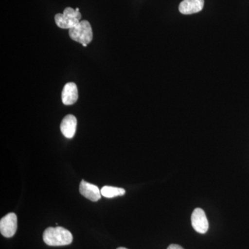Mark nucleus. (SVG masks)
I'll return each instance as SVG.
<instances>
[{"mask_svg":"<svg viewBox=\"0 0 249 249\" xmlns=\"http://www.w3.org/2000/svg\"><path fill=\"white\" fill-rule=\"evenodd\" d=\"M76 118L72 114H69L62 119L60 130L66 138L72 139L76 134Z\"/></svg>","mask_w":249,"mask_h":249,"instance_id":"obj_9","label":"nucleus"},{"mask_svg":"<svg viewBox=\"0 0 249 249\" xmlns=\"http://www.w3.org/2000/svg\"><path fill=\"white\" fill-rule=\"evenodd\" d=\"M191 224L193 229L199 233L204 234L209 230V223L204 210L196 209L191 215Z\"/></svg>","mask_w":249,"mask_h":249,"instance_id":"obj_5","label":"nucleus"},{"mask_svg":"<svg viewBox=\"0 0 249 249\" xmlns=\"http://www.w3.org/2000/svg\"><path fill=\"white\" fill-rule=\"evenodd\" d=\"M76 10L77 11H79V9H78V8H76Z\"/></svg>","mask_w":249,"mask_h":249,"instance_id":"obj_14","label":"nucleus"},{"mask_svg":"<svg viewBox=\"0 0 249 249\" xmlns=\"http://www.w3.org/2000/svg\"><path fill=\"white\" fill-rule=\"evenodd\" d=\"M83 46V47H87V46H88V45H87V44H83V45H82Z\"/></svg>","mask_w":249,"mask_h":249,"instance_id":"obj_13","label":"nucleus"},{"mask_svg":"<svg viewBox=\"0 0 249 249\" xmlns=\"http://www.w3.org/2000/svg\"><path fill=\"white\" fill-rule=\"evenodd\" d=\"M78 98L77 85L74 83H67L62 91V101L65 106H71Z\"/></svg>","mask_w":249,"mask_h":249,"instance_id":"obj_7","label":"nucleus"},{"mask_svg":"<svg viewBox=\"0 0 249 249\" xmlns=\"http://www.w3.org/2000/svg\"><path fill=\"white\" fill-rule=\"evenodd\" d=\"M79 191L82 196L91 201L99 200L102 196L98 186L87 182L84 180H82L80 182Z\"/></svg>","mask_w":249,"mask_h":249,"instance_id":"obj_6","label":"nucleus"},{"mask_svg":"<svg viewBox=\"0 0 249 249\" xmlns=\"http://www.w3.org/2000/svg\"><path fill=\"white\" fill-rule=\"evenodd\" d=\"M204 6V0H183L179 4L180 13L191 15L200 12Z\"/></svg>","mask_w":249,"mask_h":249,"instance_id":"obj_8","label":"nucleus"},{"mask_svg":"<svg viewBox=\"0 0 249 249\" xmlns=\"http://www.w3.org/2000/svg\"><path fill=\"white\" fill-rule=\"evenodd\" d=\"M18 229L17 215L14 213H10L0 221V232L5 237H12Z\"/></svg>","mask_w":249,"mask_h":249,"instance_id":"obj_4","label":"nucleus"},{"mask_svg":"<svg viewBox=\"0 0 249 249\" xmlns=\"http://www.w3.org/2000/svg\"><path fill=\"white\" fill-rule=\"evenodd\" d=\"M43 240L46 245L60 247L70 245L73 235L70 231L63 227H49L43 233Z\"/></svg>","mask_w":249,"mask_h":249,"instance_id":"obj_1","label":"nucleus"},{"mask_svg":"<svg viewBox=\"0 0 249 249\" xmlns=\"http://www.w3.org/2000/svg\"><path fill=\"white\" fill-rule=\"evenodd\" d=\"M101 195L106 198H113L118 196H123L125 194V191L122 188L113 186H104L101 188Z\"/></svg>","mask_w":249,"mask_h":249,"instance_id":"obj_10","label":"nucleus"},{"mask_svg":"<svg viewBox=\"0 0 249 249\" xmlns=\"http://www.w3.org/2000/svg\"><path fill=\"white\" fill-rule=\"evenodd\" d=\"M116 249H127L124 248V247H119V248H118Z\"/></svg>","mask_w":249,"mask_h":249,"instance_id":"obj_12","label":"nucleus"},{"mask_svg":"<svg viewBox=\"0 0 249 249\" xmlns=\"http://www.w3.org/2000/svg\"><path fill=\"white\" fill-rule=\"evenodd\" d=\"M81 18L80 11L71 7H67L64 10L63 14L55 15V22L60 29H71L80 22Z\"/></svg>","mask_w":249,"mask_h":249,"instance_id":"obj_3","label":"nucleus"},{"mask_svg":"<svg viewBox=\"0 0 249 249\" xmlns=\"http://www.w3.org/2000/svg\"><path fill=\"white\" fill-rule=\"evenodd\" d=\"M167 249H184L181 246L178 245H170Z\"/></svg>","mask_w":249,"mask_h":249,"instance_id":"obj_11","label":"nucleus"},{"mask_svg":"<svg viewBox=\"0 0 249 249\" xmlns=\"http://www.w3.org/2000/svg\"><path fill=\"white\" fill-rule=\"evenodd\" d=\"M69 35L72 40L83 44H89L93 40V31L91 24L88 20H82L72 29H70Z\"/></svg>","mask_w":249,"mask_h":249,"instance_id":"obj_2","label":"nucleus"}]
</instances>
